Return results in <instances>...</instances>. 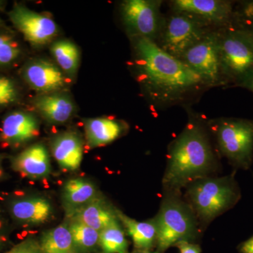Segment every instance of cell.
Listing matches in <instances>:
<instances>
[{"label": "cell", "mask_w": 253, "mask_h": 253, "mask_svg": "<svg viewBox=\"0 0 253 253\" xmlns=\"http://www.w3.org/2000/svg\"><path fill=\"white\" fill-rule=\"evenodd\" d=\"M139 81L157 106L180 104L208 88L197 73L156 42L134 38Z\"/></svg>", "instance_id": "6da1fadb"}, {"label": "cell", "mask_w": 253, "mask_h": 253, "mask_svg": "<svg viewBox=\"0 0 253 253\" xmlns=\"http://www.w3.org/2000/svg\"><path fill=\"white\" fill-rule=\"evenodd\" d=\"M214 156L206 131L200 123L190 121L173 141L168 154L165 185L179 189L201 179L214 166Z\"/></svg>", "instance_id": "7a4b0ae2"}, {"label": "cell", "mask_w": 253, "mask_h": 253, "mask_svg": "<svg viewBox=\"0 0 253 253\" xmlns=\"http://www.w3.org/2000/svg\"><path fill=\"white\" fill-rule=\"evenodd\" d=\"M221 73L226 79L244 80L253 73V33L217 31Z\"/></svg>", "instance_id": "3957f363"}, {"label": "cell", "mask_w": 253, "mask_h": 253, "mask_svg": "<svg viewBox=\"0 0 253 253\" xmlns=\"http://www.w3.org/2000/svg\"><path fill=\"white\" fill-rule=\"evenodd\" d=\"M189 196L199 215L208 220L236 204L239 193L232 178L223 177L198 180L191 186Z\"/></svg>", "instance_id": "277c9868"}, {"label": "cell", "mask_w": 253, "mask_h": 253, "mask_svg": "<svg viewBox=\"0 0 253 253\" xmlns=\"http://www.w3.org/2000/svg\"><path fill=\"white\" fill-rule=\"evenodd\" d=\"M210 31V26L197 18L186 13L174 11L163 21L157 44L168 54L179 59Z\"/></svg>", "instance_id": "5b68a950"}, {"label": "cell", "mask_w": 253, "mask_h": 253, "mask_svg": "<svg viewBox=\"0 0 253 253\" xmlns=\"http://www.w3.org/2000/svg\"><path fill=\"white\" fill-rule=\"evenodd\" d=\"M154 221L157 228L156 244L160 252H164L180 241H188L196 232L192 213L176 199L165 201Z\"/></svg>", "instance_id": "8992f818"}, {"label": "cell", "mask_w": 253, "mask_h": 253, "mask_svg": "<svg viewBox=\"0 0 253 253\" xmlns=\"http://www.w3.org/2000/svg\"><path fill=\"white\" fill-rule=\"evenodd\" d=\"M219 150L236 166L248 168L252 162L253 122L242 119H221L215 126Z\"/></svg>", "instance_id": "52a82bcc"}, {"label": "cell", "mask_w": 253, "mask_h": 253, "mask_svg": "<svg viewBox=\"0 0 253 253\" xmlns=\"http://www.w3.org/2000/svg\"><path fill=\"white\" fill-rule=\"evenodd\" d=\"M162 1L126 0L121 4L123 23L132 38L158 39L164 18L161 12Z\"/></svg>", "instance_id": "ba28073f"}, {"label": "cell", "mask_w": 253, "mask_h": 253, "mask_svg": "<svg viewBox=\"0 0 253 253\" xmlns=\"http://www.w3.org/2000/svg\"><path fill=\"white\" fill-rule=\"evenodd\" d=\"M204 80L208 87L224 84L221 73L217 31H211L179 58Z\"/></svg>", "instance_id": "9c48e42d"}, {"label": "cell", "mask_w": 253, "mask_h": 253, "mask_svg": "<svg viewBox=\"0 0 253 253\" xmlns=\"http://www.w3.org/2000/svg\"><path fill=\"white\" fill-rule=\"evenodd\" d=\"M9 16L15 27L33 45H44L57 34V26L51 18L25 6H15Z\"/></svg>", "instance_id": "30bf717a"}, {"label": "cell", "mask_w": 253, "mask_h": 253, "mask_svg": "<svg viewBox=\"0 0 253 253\" xmlns=\"http://www.w3.org/2000/svg\"><path fill=\"white\" fill-rule=\"evenodd\" d=\"M171 5L173 11L191 15L210 27L224 24L231 13L230 3L219 0H175Z\"/></svg>", "instance_id": "8fae6325"}, {"label": "cell", "mask_w": 253, "mask_h": 253, "mask_svg": "<svg viewBox=\"0 0 253 253\" xmlns=\"http://www.w3.org/2000/svg\"><path fill=\"white\" fill-rule=\"evenodd\" d=\"M23 77L33 89L45 93L61 89L66 82L59 67L44 60H37L27 65Z\"/></svg>", "instance_id": "7c38bea8"}, {"label": "cell", "mask_w": 253, "mask_h": 253, "mask_svg": "<svg viewBox=\"0 0 253 253\" xmlns=\"http://www.w3.org/2000/svg\"><path fill=\"white\" fill-rule=\"evenodd\" d=\"M39 135V121L31 113H11L3 121L1 139L8 144H21Z\"/></svg>", "instance_id": "4fadbf2b"}, {"label": "cell", "mask_w": 253, "mask_h": 253, "mask_svg": "<svg viewBox=\"0 0 253 253\" xmlns=\"http://www.w3.org/2000/svg\"><path fill=\"white\" fill-rule=\"evenodd\" d=\"M13 168L23 177L45 179L51 172L49 154L45 146L42 144L30 146L14 158Z\"/></svg>", "instance_id": "5bb4252c"}, {"label": "cell", "mask_w": 253, "mask_h": 253, "mask_svg": "<svg viewBox=\"0 0 253 253\" xmlns=\"http://www.w3.org/2000/svg\"><path fill=\"white\" fill-rule=\"evenodd\" d=\"M118 211L98 196L83 207L67 214L70 220L80 221L101 232L110 224L119 220Z\"/></svg>", "instance_id": "9a60e30c"}, {"label": "cell", "mask_w": 253, "mask_h": 253, "mask_svg": "<svg viewBox=\"0 0 253 253\" xmlns=\"http://www.w3.org/2000/svg\"><path fill=\"white\" fill-rule=\"evenodd\" d=\"M51 151L61 169L75 171L81 166L83 156V142L74 132H64L51 143Z\"/></svg>", "instance_id": "2e32d148"}, {"label": "cell", "mask_w": 253, "mask_h": 253, "mask_svg": "<svg viewBox=\"0 0 253 253\" xmlns=\"http://www.w3.org/2000/svg\"><path fill=\"white\" fill-rule=\"evenodd\" d=\"M126 129L124 123L111 118H90L84 122L86 142L91 148L111 144L122 136Z\"/></svg>", "instance_id": "e0dca14e"}, {"label": "cell", "mask_w": 253, "mask_h": 253, "mask_svg": "<svg viewBox=\"0 0 253 253\" xmlns=\"http://www.w3.org/2000/svg\"><path fill=\"white\" fill-rule=\"evenodd\" d=\"M13 217L27 224H44L53 214L51 202L44 197L35 196L18 200L11 204Z\"/></svg>", "instance_id": "ac0fdd59"}, {"label": "cell", "mask_w": 253, "mask_h": 253, "mask_svg": "<svg viewBox=\"0 0 253 253\" xmlns=\"http://www.w3.org/2000/svg\"><path fill=\"white\" fill-rule=\"evenodd\" d=\"M34 106L46 121L54 124L66 123L75 111V106L69 98L61 94H44L37 98Z\"/></svg>", "instance_id": "d6986e66"}, {"label": "cell", "mask_w": 253, "mask_h": 253, "mask_svg": "<svg viewBox=\"0 0 253 253\" xmlns=\"http://www.w3.org/2000/svg\"><path fill=\"white\" fill-rule=\"evenodd\" d=\"M118 216L137 251L149 252L156 244L157 240V228L155 221H138L120 211H118Z\"/></svg>", "instance_id": "ffe728a7"}, {"label": "cell", "mask_w": 253, "mask_h": 253, "mask_svg": "<svg viewBox=\"0 0 253 253\" xmlns=\"http://www.w3.org/2000/svg\"><path fill=\"white\" fill-rule=\"evenodd\" d=\"M97 190L86 179L75 178L66 181L63 190V201L66 212L76 211L97 197Z\"/></svg>", "instance_id": "44dd1931"}, {"label": "cell", "mask_w": 253, "mask_h": 253, "mask_svg": "<svg viewBox=\"0 0 253 253\" xmlns=\"http://www.w3.org/2000/svg\"><path fill=\"white\" fill-rule=\"evenodd\" d=\"M40 246L42 253H68L75 251L68 223L46 231L42 237Z\"/></svg>", "instance_id": "7402d4cb"}, {"label": "cell", "mask_w": 253, "mask_h": 253, "mask_svg": "<svg viewBox=\"0 0 253 253\" xmlns=\"http://www.w3.org/2000/svg\"><path fill=\"white\" fill-rule=\"evenodd\" d=\"M68 225L72 235L74 250L86 253L94 251L99 246V231L78 221L70 220Z\"/></svg>", "instance_id": "603a6c76"}, {"label": "cell", "mask_w": 253, "mask_h": 253, "mask_svg": "<svg viewBox=\"0 0 253 253\" xmlns=\"http://www.w3.org/2000/svg\"><path fill=\"white\" fill-rule=\"evenodd\" d=\"M51 51L60 69L69 75L77 71L80 52L74 43L68 41L56 42L51 46Z\"/></svg>", "instance_id": "cb8c5ba5"}, {"label": "cell", "mask_w": 253, "mask_h": 253, "mask_svg": "<svg viewBox=\"0 0 253 253\" xmlns=\"http://www.w3.org/2000/svg\"><path fill=\"white\" fill-rule=\"evenodd\" d=\"M120 220L100 232L99 246L103 253H128V243Z\"/></svg>", "instance_id": "d4e9b609"}, {"label": "cell", "mask_w": 253, "mask_h": 253, "mask_svg": "<svg viewBox=\"0 0 253 253\" xmlns=\"http://www.w3.org/2000/svg\"><path fill=\"white\" fill-rule=\"evenodd\" d=\"M19 53L16 42L9 37L0 36V65L11 63L18 57Z\"/></svg>", "instance_id": "484cf974"}, {"label": "cell", "mask_w": 253, "mask_h": 253, "mask_svg": "<svg viewBox=\"0 0 253 253\" xmlns=\"http://www.w3.org/2000/svg\"><path fill=\"white\" fill-rule=\"evenodd\" d=\"M17 96V91L12 82L4 77H0V106H5L14 102Z\"/></svg>", "instance_id": "4316f807"}, {"label": "cell", "mask_w": 253, "mask_h": 253, "mask_svg": "<svg viewBox=\"0 0 253 253\" xmlns=\"http://www.w3.org/2000/svg\"><path fill=\"white\" fill-rule=\"evenodd\" d=\"M6 253H42L40 244L33 239L23 241Z\"/></svg>", "instance_id": "83f0119b"}, {"label": "cell", "mask_w": 253, "mask_h": 253, "mask_svg": "<svg viewBox=\"0 0 253 253\" xmlns=\"http://www.w3.org/2000/svg\"><path fill=\"white\" fill-rule=\"evenodd\" d=\"M180 253H201V249L197 245L191 244L189 241H180L176 244Z\"/></svg>", "instance_id": "f1b7e54d"}, {"label": "cell", "mask_w": 253, "mask_h": 253, "mask_svg": "<svg viewBox=\"0 0 253 253\" xmlns=\"http://www.w3.org/2000/svg\"><path fill=\"white\" fill-rule=\"evenodd\" d=\"M239 251L241 253H253V236L240 245Z\"/></svg>", "instance_id": "f546056e"}, {"label": "cell", "mask_w": 253, "mask_h": 253, "mask_svg": "<svg viewBox=\"0 0 253 253\" xmlns=\"http://www.w3.org/2000/svg\"><path fill=\"white\" fill-rule=\"evenodd\" d=\"M244 82L246 83V85L253 91V73L245 78Z\"/></svg>", "instance_id": "4dcf8cb0"}, {"label": "cell", "mask_w": 253, "mask_h": 253, "mask_svg": "<svg viewBox=\"0 0 253 253\" xmlns=\"http://www.w3.org/2000/svg\"><path fill=\"white\" fill-rule=\"evenodd\" d=\"M250 14H251V17L253 18V4L251 5V9H250Z\"/></svg>", "instance_id": "1f68e13d"}, {"label": "cell", "mask_w": 253, "mask_h": 253, "mask_svg": "<svg viewBox=\"0 0 253 253\" xmlns=\"http://www.w3.org/2000/svg\"><path fill=\"white\" fill-rule=\"evenodd\" d=\"M134 253H150L149 252H146V251H136Z\"/></svg>", "instance_id": "d6a6232c"}, {"label": "cell", "mask_w": 253, "mask_h": 253, "mask_svg": "<svg viewBox=\"0 0 253 253\" xmlns=\"http://www.w3.org/2000/svg\"><path fill=\"white\" fill-rule=\"evenodd\" d=\"M2 170H1V166H0V177H1V175H2Z\"/></svg>", "instance_id": "836d02e7"}, {"label": "cell", "mask_w": 253, "mask_h": 253, "mask_svg": "<svg viewBox=\"0 0 253 253\" xmlns=\"http://www.w3.org/2000/svg\"><path fill=\"white\" fill-rule=\"evenodd\" d=\"M68 253H76V252H75V251H71V252H70Z\"/></svg>", "instance_id": "e575fe53"}]
</instances>
